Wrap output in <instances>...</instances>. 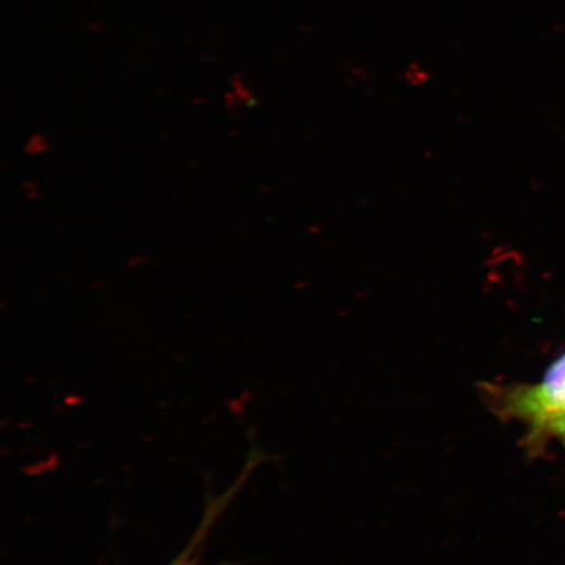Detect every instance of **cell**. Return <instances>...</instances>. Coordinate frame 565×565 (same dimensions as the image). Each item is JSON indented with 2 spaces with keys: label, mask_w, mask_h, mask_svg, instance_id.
<instances>
[{
  "label": "cell",
  "mask_w": 565,
  "mask_h": 565,
  "mask_svg": "<svg viewBox=\"0 0 565 565\" xmlns=\"http://www.w3.org/2000/svg\"><path fill=\"white\" fill-rule=\"evenodd\" d=\"M487 405L501 419L525 424L524 445L536 455L554 437L565 436V352L535 385H482Z\"/></svg>",
  "instance_id": "obj_1"
},
{
  "label": "cell",
  "mask_w": 565,
  "mask_h": 565,
  "mask_svg": "<svg viewBox=\"0 0 565 565\" xmlns=\"http://www.w3.org/2000/svg\"><path fill=\"white\" fill-rule=\"evenodd\" d=\"M235 494V491H230L224 494L223 498L217 499L214 503L209 505V510L201 522V526L198 527V532L193 536L190 545L186 546L182 553L175 557V559L169 565H196L198 557H200V550L203 546L204 540L207 539V534L218 514L222 513L225 507L228 505L230 500Z\"/></svg>",
  "instance_id": "obj_2"
},
{
  "label": "cell",
  "mask_w": 565,
  "mask_h": 565,
  "mask_svg": "<svg viewBox=\"0 0 565 565\" xmlns=\"http://www.w3.org/2000/svg\"><path fill=\"white\" fill-rule=\"evenodd\" d=\"M49 150H51V146H49L46 138L41 136V134H34L25 146L28 154L45 153Z\"/></svg>",
  "instance_id": "obj_3"
},
{
  "label": "cell",
  "mask_w": 565,
  "mask_h": 565,
  "mask_svg": "<svg viewBox=\"0 0 565 565\" xmlns=\"http://www.w3.org/2000/svg\"><path fill=\"white\" fill-rule=\"evenodd\" d=\"M146 260V258L143 257H138V258H132L129 260V265L130 267H139L141 264H143Z\"/></svg>",
  "instance_id": "obj_4"
},
{
  "label": "cell",
  "mask_w": 565,
  "mask_h": 565,
  "mask_svg": "<svg viewBox=\"0 0 565 565\" xmlns=\"http://www.w3.org/2000/svg\"><path fill=\"white\" fill-rule=\"evenodd\" d=\"M563 441H564V447H565V436L563 437Z\"/></svg>",
  "instance_id": "obj_5"
}]
</instances>
